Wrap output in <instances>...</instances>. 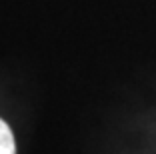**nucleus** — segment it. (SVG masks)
<instances>
[{
  "instance_id": "nucleus-1",
  "label": "nucleus",
  "mask_w": 156,
  "mask_h": 154,
  "mask_svg": "<svg viewBox=\"0 0 156 154\" xmlns=\"http://www.w3.org/2000/svg\"><path fill=\"white\" fill-rule=\"evenodd\" d=\"M0 154H16L12 130L8 128V124L2 118H0Z\"/></svg>"
}]
</instances>
